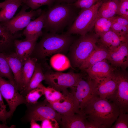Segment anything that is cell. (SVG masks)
<instances>
[{
  "label": "cell",
  "mask_w": 128,
  "mask_h": 128,
  "mask_svg": "<svg viewBox=\"0 0 128 128\" xmlns=\"http://www.w3.org/2000/svg\"><path fill=\"white\" fill-rule=\"evenodd\" d=\"M38 87L42 89L45 99L50 103L59 102L64 98V94L52 87H46L41 83Z\"/></svg>",
  "instance_id": "4dcf8cb0"
},
{
  "label": "cell",
  "mask_w": 128,
  "mask_h": 128,
  "mask_svg": "<svg viewBox=\"0 0 128 128\" xmlns=\"http://www.w3.org/2000/svg\"><path fill=\"white\" fill-rule=\"evenodd\" d=\"M45 10L35 20L31 21L23 31L22 35L25 37L24 40H30L42 35Z\"/></svg>",
  "instance_id": "d6986e66"
},
{
  "label": "cell",
  "mask_w": 128,
  "mask_h": 128,
  "mask_svg": "<svg viewBox=\"0 0 128 128\" xmlns=\"http://www.w3.org/2000/svg\"><path fill=\"white\" fill-rule=\"evenodd\" d=\"M45 77L41 64L37 62L33 73L26 89L20 92L24 97L32 90L38 87L41 82L44 80Z\"/></svg>",
  "instance_id": "d4e9b609"
},
{
  "label": "cell",
  "mask_w": 128,
  "mask_h": 128,
  "mask_svg": "<svg viewBox=\"0 0 128 128\" xmlns=\"http://www.w3.org/2000/svg\"><path fill=\"white\" fill-rule=\"evenodd\" d=\"M41 121V128H57L59 127V123L54 119H46Z\"/></svg>",
  "instance_id": "74e56055"
},
{
  "label": "cell",
  "mask_w": 128,
  "mask_h": 128,
  "mask_svg": "<svg viewBox=\"0 0 128 128\" xmlns=\"http://www.w3.org/2000/svg\"><path fill=\"white\" fill-rule=\"evenodd\" d=\"M43 95V90L39 87L32 90L25 96L26 104H32L37 103L39 99Z\"/></svg>",
  "instance_id": "1f68e13d"
},
{
  "label": "cell",
  "mask_w": 128,
  "mask_h": 128,
  "mask_svg": "<svg viewBox=\"0 0 128 128\" xmlns=\"http://www.w3.org/2000/svg\"><path fill=\"white\" fill-rule=\"evenodd\" d=\"M38 38L36 37L32 39L23 41L18 39L15 40L14 42L15 53L24 63L32 54Z\"/></svg>",
  "instance_id": "e0dca14e"
},
{
  "label": "cell",
  "mask_w": 128,
  "mask_h": 128,
  "mask_svg": "<svg viewBox=\"0 0 128 128\" xmlns=\"http://www.w3.org/2000/svg\"><path fill=\"white\" fill-rule=\"evenodd\" d=\"M102 0H78L72 4L76 8L82 10L91 7L98 1Z\"/></svg>",
  "instance_id": "e575fe53"
},
{
  "label": "cell",
  "mask_w": 128,
  "mask_h": 128,
  "mask_svg": "<svg viewBox=\"0 0 128 128\" xmlns=\"http://www.w3.org/2000/svg\"><path fill=\"white\" fill-rule=\"evenodd\" d=\"M109 51L105 47L99 45L84 61L79 69L82 70L88 68L104 59H107Z\"/></svg>",
  "instance_id": "ffe728a7"
},
{
  "label": "cell",
  "mask_w": 128,
  "mask_h": 128,
  "mask_svg": "<svg viewBox=\"0 0 128 128\" xmlns=\"http://www.w3.org/2000/svg\"><path fill=\"white\" fill-rule=\"evenodd\" d=\"M11 128L10 127L8 126L6 124L2 123L1 124L0 123V128Z\"/></svg>",
  "instance_id": "7bdbcfd3"
},
{
  "label": "cell",
  "mask_w": 128,
  "mask_h": 128,
  "mask_svg": "<svg viewBox=\"0 0 128 128\" xmlns=\"http://www.w3.org/2000/svg\"><path fill=\"white\" fill-rule=\"evenodd\" d=\"M124 42H126L111 30L100 37L97 43L105 47L109 51L114 49Z\"/></svg>",
  "instance_id": "603a6c76"
},
{
  "label": "cell",
  "mask_w": 128,
  "mask_h": 128,
  "mask_svg": "<svg viewBox=\"0 0 128 128\" xmlns=\"http://www.w3.org/2000/svg\"><path fill=\"white\" fill-rule=\"evenodd\" d=\"M118 15L128 20V0H120Z\"/></svg>",
  "instance_id": "8d00e7d4"
},
{
  "label": "cell",
  "mask_w": 128,
  "mask_h": 128,
  "mask_svg": "<svg viewBox=\"0 0 128 128\" xmlns=\"http://www.w3.org/2000/svg\"><path fill=\"white\" fill-rule=\"evenodd\" d=\"M54 2V0H23V3L32 9L36 10L44 5L50 7Z\"/></svg>",
  "instance_id": "d6a6232c"
},
{
  "label": "cell",
  "mask_w": 128,
  "mask_h": 128,
  "mask_svg": "<svg viewBox=\"0 0 128 128\" xmlns=\"http://www.w3.org/2000/svg\"><path fill=\"white\" fill-rule=\"evenodd\" d=\"M0 77L7 78L12 83L17 87L13 75L5 54L1 52H0Z\"/></svg>",
  "instance_id": "f546056e"
},
{
  "label": "cell",
  "mask_w": 128,
  "mask_h": 128,
  "mask_svg": "<svg viewBox=\"0 0 128 128\" xmlns=\"http://www.w3.org/2000/svg\"><path fill=\"white\" fill-rule=\"evenodd\" d=\"M116 0L117 1H120V0Z\"/></svg>",
  "instance_id": "ee69618b"
},
{
  "label": "cell",
  "mask_w": 128,
  "mask_h": 128,
  "mask_svg": "<svg viewBox=\"0 0 128 128\" xmlns=\"http://www.w3.org/2000/svg\"><path fill=\"white\" fill-rule=\"evenodd\" d=\"M44 74V81L46 83L56 90L62 91L64 94L68 93L67 89L75 86L83 76L81 73L72 72L64 73L58 71H48Z\"/></svg>",
  "instance_id": "52a82bcc"
},
{
  "label": "cell",
  "mask_w": 128,
  "mask_h": 128,
  "mask_svg": "<svg viewBox=\"0 0 128 128\" xmlns=\"http://www.w3.org/2000/svg\"><path fill=\"white\" fill-rule=\"evenodd\" d=\"M50 64L53 69L58 72L64 71L72 66L68 58L60 53L52 55L50 59Z\"/></svg>",
  "instance_id": "4316f807"
},
{
  "label": "cell",
  "mask_w": 128,
  "mask_h": 128,
  "mask_svg": "<svg viewBox=\"0 0 128 128\" xmlns=\"http://www.w3.org/2000/svg\"><path fill=\"white\" fill-rule=\"evenodd\" d=\"M111 128H128V114L120 113Z\"/></svg>",
  "instance_id": "836d02e7"
},
{
  "label": "cell",
  "mask_w": 128,
  "mask_h": 128,
  "mask_svg": "<svg viewBox=\"0 0 128 128\" xmlns=\"http://www.w3.org/2000/svg\"><path fill=\"white\" fill-rule=\"evenodd\" d=\"M86 128H105L104 126L97 123L88 120L87 119L86 123Z\"/></svg>",
  "instance_id": "f35d334b"
},
{
  "label": "cell",
  "mask_w": 128,
  "mask_h": 128,
  "mask_svg": "<svg viewBox=\"0 0 128 128\" xmlns=\"http://www.w3.org/2000/svg\"><path fill=\"white\" fill-rule=\"evenodd\" d=\"M82 112L88 120L97 123L105 128H111L120 113L114 103L97 95L91 99Z\"/></svg>",
  "instance_id": "7a4b0ae2"
},
{
  "label": "cell",
  "mask_w": 128,
  "mask_h": 128,
  "mask_svg": "<svg viewBox=\"0 0 128 128\" xmlns=\"http://www.w3.org/2000/svg\"><path fill=\"white\" fill-rule=\"evenodd\" d=\"M115 17L111 18H97L94 27L95 33L100 37L111 30Z\"/></svg>",
  "instance_id": "f1b7e54d"
},
{
  "label": "cell",
  "mask_w": 128,
  "mask_h": 128,
  "mask_svg": "<svg viewBox=\"0 0 128 128\" xmlns=\"http://www.w3.org/2000/svg\"><path fill=\"white\" fill-rule=\"evenodd\" d=\"M107 60L113 67L126 69L128 66V42H123L109 51Z\"/></svg>",
  "instance_id": "5bb4252c"
},
{
  "label": "cell",
  "mask_w": 128,
  "mask_h": 128,
  "mask_svg": "<svg viewBox=\"0 0 128 128\" xmlns=\"http://www.w3.org/2000/svg\"><path fill=\"white\" fill-rule=\"evenodd\" d=\"M78 9L72 4L56 3L45 11L43 28L57 33L72 24L78 16Z\"/></svg>",
  "instance_id": "6da1fadb"
},
{
  "label": "cell",
  "mask_w": 128,
  "mask_h": 128,
  "mask_svg": "<svg viewBox=\"0 0 128 128\" xmlns=\"http://www.w3.org/2000/svg\"><path fill=\"white\" fill-rule=\"evenodd\" d=\"M84 112L71 115H62L60 124L63 128H86L87 120Z\"/></svg>",
  "instance_id": "44dd1931"
},
{
  "label": "cell",
  "mask_w": 128,
  "mask_h": 128,
  "mask_svg": "<svg viewBox=\"0 0 128 128\" xmlns=\"http://www.w3.org/2000/svg\"><path fill=\"white\" fill-rule=\"evenodd\" d=\"M0 91L9 106V118L12 116L18 106L27 103L25 97L19 92L17 87L0 77Z\"/></svg>",
  "instance_id": "9c48e42d"
},
{
  "label": "cell",
  "mask_w": 128,
  "mask_h": 128,
  "mask_svg": "<svg viewBox=\"0 0 128 128\" xmlns=\"http://www.w3.org/2000/svg\"><path fill=\"white\" fill-rule=\"evenodd\" d=\"M5 54L17 88L21 92L23 90V70L24 63L17 56L15 52Z\"/></svg>",
  "instance_id": "2e32d148"
},
{
  "label": "cell",
  "mask_w": 128,
  "mask_h": 128,
  "mask_svg": "<svg viewBox=\"0 0 128 128\" xmlns=\"http://www.w3.org/2000/svg\"><path fill=\"white\" fill-rule=\"evenodd\" d=\"M93 81L96 95L100 98L106 99L113 94L117 88V83L115 78H105Z\"/></svg>",
  "instance_id": "9a60e30c"
},
{
  "label": "cell",
  "mask_w": 128,
  "mask_h": 128,
  "mask_svg": "<svg viewBox=\"0 0 128 128\" xmlns=\"http://www.w3.org/2000/svg\"><path fill=\"white\" fill-rule=\"evenodd\" d=\"M22 35L18 32L12 34L0 23V52L9 54L10 50L14 47L15 40L21 37Z\"/></svg>",
  "instance_id": "ac0fdd59"
},
{
  "label": "cell",
  "mask_w": 128,
  "mask_h": 128,
  "mask_svg": "<svg viewBox=\"0 0 128 128\" xmlns=\"http://www.w3.org/2000/svg\"><path fill=\"white\" fill-rule=\"evenodd\" d=\"M117 88L114 93L106 99L118 107L120 113L128 112V73L126 69L115 68L114 71Z\"/></svg>",
  "instance_id": "ba28073f"
},
{
  "label": "cell",
  "mask_w": 128,
  "mask_h": 128,
  "mask_svg": "<svg viewBox=\"0 0 128 128\" xmlns=\"http://www.w3.org/2000/svg\"><path fill=\"white\" fill-rule=\"evenodd\" d=\"M29 7L24 5L19 13L9 20L0 23L12 33L15 34L26 27L33 18L39 16L43 10L41 9L36 10L32 9L27 12L26 10Z\"/></svg>",
  "instance_id": "8fae6325"
},
{
  "label": "cell",
  "mask_w": 128,
  "mask_h": 128,
  "mask_svg": "<svg viewBox=\"0 0 128 128\" xmlns=\"http://www.w3.org/2000/svg\"><path fill=\"white\" fill-rule=\"evenodd\" d=\"M6 105L4 103L3 97L0 91V122L6 124L7 119L9 118Z\"/></svg>",
  "instance_id": "d590c367"
},
{
  "label": "cell",
  "mask_w": 128,
  "mask_h": 128,
  "mask_svg": "<svg viewBox=\"0 0 128 128\" xmlns=\"http://www.w3.org/2000/svg\"><path fill=\"white\" fill-rule=\"evenodd\" d=\"M114 68L108 60L104 59L83 70L92 80L109 77L115 78Z\"/></svg>",
  "instance_id": "4fadbf2b"
},
{
  "label": "cell",
  "mask_w": 128,
  "mask_h": 128,
  "mask_svg": "<svg viewBox=\"0 0 128 128\" xmlns=\"http://www.w3.org/2000/svg\"><path fill=\"white\" fill-rule=\"evenodd\" d=\"M99 37L95 33L91 32L74 40L69 48L67 56L72 66L80 68L96 47Z\"/></svg>",
  "instance_id": "277c9868"
},
{
  "label": "cell",
  "mask_w": 128,
  "mask_h": 128,
  "mask_svg": "<svg viewBox=\"0 0 128 128\" xmlns=\"http://www.w3.org/2000/svg\"><path fill=\"white\" fill-rule=\"evenodd\" d=\"M37 60L36 58L30 56L24 62L23 70V90L22 91L27 88L34 72Z\"/></svg>",
  "instance_id": "83f0119b"
},
{
  "label": "cell",
  "mask_w": 128,
  "mask_h": 128,
  "mask_svg": "<svg viewBox=\"0 0 128 128\" xmlns=\"http://www.w3.org/2000/svg\"><path fill=\"white\" fill-rule=\"evenodd\" d=\"M23 0H11L0 11V23L8 21L13 18Z\"/></svg>",
  "instance_id": "484cf974"
},
{
  "label": "cell",
  "mask_w": 128,
  "mask_h": 128,
  "mask_svg": "<svg viewBox=\"0 0 128 128\" xmlns=\"http://www.w3.org/2000/svg\"><path fill=\"white\" fill-rule=\"evenodd\" d=\"M43 35L40 41L36 43L32 53L37 59H43L57 53L66 54L75 40L71 35L65 33L50 32Z\"/></svg>",
  "instance_id": "3957f363"
},
{
  "label": "cell",
  "mask_w": 128,
  "mask_h": 128,
  "mask_svg": "<svg viewBox=\"0 0 128 128\" xmlns=\"http://www.w3.org/2000/svg\"><path fill=\"white\" fill-rule=\"evenodd\" d=\"M120 1L104 0L98 9L97 18L101 17L111 18L118 15Z\"/></svg>",
  "instance_id": "7402d4cb"
},
{
  "label": "cell",
  "mask_w": 128,
  "mask_h": 128,
  "mask_svg": "<svg viewBox=\"0 0 128 128\" xmlns=\"http://www.w3.org/2000/svg\"><path fill=\"white\" fill-rule=\"evenodd\" d=\"M56 3H65L72 4L78 0H54Z\"/></svg>",
  "instance_id": "60d3db41"
},
{
  "label": "cell",
  "mask_w": 128,
  "mask_h": 128,
  "mask_svg": "<svg viewBox=\"0 0 128 128\" xmlns=\"http://www.w3.org/2000/svg\"><path fill=\"white\" fill-rule=\"evenodd\" d=\"M102 0L98 1L90 8L81 10L71 25L64 33L67 34L85 35L94 27L99 8Z\"/></svg>",
  "instance_id": "5b68a950"
},
{
  "label": "cell",
  "mask_w": 128,
  "mask_h": 128,
  "mask_svg": "<svg viewBox=\"0 0 128 128\" xmlns=\"http://www.w3.org/2000/svg\"><path fill=\"white\" fill-rule=\"evenodd\" d=\"M27 108L24 116L21 119L25 123L32 120L42 121L48 119H54L59 123L61 122V115L55 111L46 99L34 104H27Z\"/></svg>",
  "instance_id": "8992f818"
},
{
  "label": "cell",
  "mask_w": 128,
  "mask_h": 128,
  "mask_svg": "<svg viewBox=\"0 0 128 128\" xmlns=\"http://www.w3.org/2000/svg\"><path fill=\"white\" fill-rule=\"evenodd\" d=\"M80 78L74 87L71 88L79 106L80 110H83L91 99L97 95L94 82L88 76L87 80Z\"/></svg>",
  "instance_id": "30bf717a"
},
{
  "label": "cell",
  "mask_w": 128,
  "mask_h": 128,
  "mask_svg": "<svg viewBox=\"0 0 128 128\" xmlns=\"http://www.w3.org/2000/svg\"><path fill=\"white\" fill-rule=\"evenodd\" d=\"M64 95V98L61 101L50 103L55 111L62 115H71L75 113L83 112L80 110L75 97L71 92Z\"/></svg>",
  "instance_id": "7c38bea8"
},
{
  "label": "cell",
  "mask_w": 128,
  "mask_h": 128,
  "mask_svg": "<svg viewBox=\"0 0 128 128\" xmlns=\"http://www.w3.org/2000/svg\"><path fill=\"white\" fill-rule=\"evenodd\" d=\"M11 0H6L5 1L0 2V8H2L6 5L9 3Z\"/></svg>",
  "instance_id": "b9f144b4"
},
{
  "label": "cell",
  "mask_w": 128,
  "mask_h": 128,
  "mask_svg": "<svg viewBox=\"0 0 128 128\" xmlns=\"http://www.w3.org/2000/svg\"><path fill=\"white\" fill-rule=\"evenodd\" d=\"M111 30L124 42H128V20L121 16H115Z\"/></svg>",
  "instance_id": "cb8c5ba5"
},
{
  "label": "cell",
  "mask_w": 128,
  "mask_h": 128,
  "mask_svg": "<svg viewBox=\"0 0 128 128\" xmlns=\"http://www.w3.org/2000/svg\"><path fill=\"white\" fill-rule=\"evenodd\" d=\"M37 122L34 120H32L30 121L31 128H41V125L37 123Z\"/></svg>",
  "instance_id": "ab89813d"
}]
</instances>
